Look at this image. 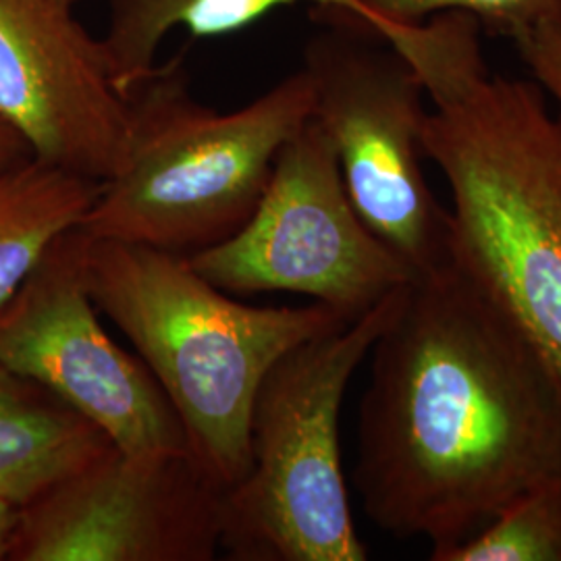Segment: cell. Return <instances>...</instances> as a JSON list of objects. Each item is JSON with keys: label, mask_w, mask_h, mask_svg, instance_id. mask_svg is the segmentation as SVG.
I'll return each instance as SVG.
<instances>
[{"label": "cell", "mask_w": 561, "mask_h": 561, "mask_svg": "<svg viewBox=\"0 0 561 561\" xmlns=\"http://www.w3.org/2000/svg\"><path fill=\"white\" fill-rule=\"evenodd\" d=\"M185 259L231 296L300 294L350 319L416 279L362 221L335 150L312 117L283 146L250 221L229 240Z\"/></svg>", "instance_id": "7"}, {"label": "cell", "mask_w": 561, "mask_h": 561, "mask_svg": "<svg viewBox=\"0 0 561 561\" xmlns=\"http://www.w3.org/2000/svg\"><path fill=\"white\" fill-rule=\"evenodd\" d=\"M69 0H0V117L32 157L85 180L119 169L129 101Z\"/></svg>", "instance_id": "10"}, {"label": "cell", "mask_w": 561, "mask_h": 561, "mask_svg": "<svg viewBox=\"0 0 561 561\" xmlns=\"http://www.w3.org/2000/svg\"><path fill=\"white\" fill-rule=\"evenodd\" d=\"M113 447L46 387L0 364V502L23 507Z\"/></svg>", "instance_id": "11"}, {"label": "cell", "mask_w": 561, "mask_h": 561, "mask_svg": "<svg viewBox=\"0 0 561 561\" xmlns=\"http://www.w3.org/2000/svg\"><path fill=\"white\" fill-rule=\"evenodd\" d=\"M125 154L78 229L90 238L194 254L236 236L256 206L287 141L312 117L298 69L238 111L202 104L183 55L131 90Z\"/></svg>", "instance_id": "4"}, {"label": "cell", "mask_w": 561, "mask_h": 561, "mask_svg": "<svg viewBox=\"0 0 561 561\" xmlns=\"http://www.w3.org/2000/svg\"><path fill=\"white\" fill-rule=\"evenodd\" d=\"M358 13L364 0H106L101 36L113 81L127 99L154 67L162 41L173 30L194 38L231 36L289 4Z\"/></svg>", "instance_id": "12"}, {"label": "cell", "mask_w": 561, "mask_h": 561, "mask_svg": "<svg viewBox=\"0 0 561 561\" xmlns=\"http://www.w3.org/2000/svg\"><path fill=\"white\" fill-rule=\"evenodd\" d=\"M463 13L387 25L433 102L424 159L449 185V259L561 387V115L533 80L493 76Z\"/></svg>", "instance_id": "2"}, {"label": "cell", "mask_w": 561, "mask_h": 561, "mask_svg": "<svg viewBox=\"0 0 561 561\" xmlns=\"http://www.w3.org/2000/svg\"><path fill=\"white\" fill-rule=\"evenodd\" d=\"M445 561H561V474L524 493Z\"/></svg>", "instance_id": "14"}, {"label": "cell", "mask_w": 561, "mask_h": 561, "mask_svg": "<svg viewBox=\"0 0 561 561\" xmlns=\"http://www.w3.org/2000/svg\"><path fill=\"white\" fill-rule=\"evenodd\" d=\"M561 0H364L352 18L379 15L387 20L422 21L437 13H463L481 23L482 32L514 42L551 15Z\"/></svg>", "instance_id": "15"}, {"label": "cell", "mask_w": 561, "mask_h": 561, "mask_svg": "<svg viewBox=\"0 0 561 561\" xmlns=\"http://www.w3.org/2000/svg\"><path fill=\"white\" fill-rule=\"evenodd\" d=\"M101 185L36 159L0 171V306L48 245L80 225Z\"/></svg>", "instance_id": "13"}, {"label": "cell", "mask_w": 561, "mask_h": 561, "mask_svg": "<svg viewBox=\"0 0 561 561\" xmlns=\"http://www.w3.org/2000/svg\"><path fill=\"white\" fill-rule=\"evenodd\" d=\"M221 497L190 454L113 447L20 507L9 561H213Z\"/></svg>", "instance_id": "9"}, {"label": "cell", "mask_w": 561, "mask_h": 561, "mask_svg": "<svg viewBox=\"0 0 561 561\" xmlns=\"http://www.w3.org/2000/svg\"><path fill=\"white\" fill-rule=\"evenodd\" d=\"M514 44L530 80L541 88L561 115V4L533 30L518 36Z\"/></svg>", "instance_id": "16"}, {"label": "cell", "mask_w": 561, "mask_h": 561, "mask_svg": "<svg viewBox=\"0 0 561 561\" xmlns=\"http://www.w3.org/2000/svg\"><path fill=\"white\" fill-rule=\"evenodd\" d=\"M368 358L352 481L387 535L445 561L560 477V382L451 259L408 285Z\"/></svg>", "instance_id": "1"}, {"label": "cell", "mask_w": 561, "mask_h": 561, "mask_svg": "<svg viewBox=\"0 0 561 561\" xmlns=\"http://www.w3.org/2000/svg\"><path fill=\"white\" fill-rule=\"evenodd\" d=\"M0 364L46 387L125 454H187L148 366L99 319L83 277V233H60L0 306Z\"/></svg>", "instance_id": "8"}, {"label": "cell", "mask_w": 561, "mask_h": 561, "mask_svg": "<svg viewBox=\"0 0 561 561\" xmlns=\"http://www.w3.org/2000/svg\"><path fill=\"white\" fill-rule=\"evenodd\" d=\"M408 285L289 350L266 373L250 414L248 472L221 497L227 560H368L341 463V408Z\"/></svg>", "instance_id": "5"}, {"label": "cell", "mask_w": 561, "mask_h": 561, "mask_svg": "<svg viewBox=\"0 0 561 561\" xmlns=\"http://www.w3.org/2000/svg\"><path fill=\"white\" fill-rule=\"evenodd\" d=\"M83 277L161 385L190 458L222 493L248 472L250 414L266 373L304 341L354 321L321 301L250 306L183 254L85 233Z\"/></svg>", "instance_id": "3"}, {"label": "cell", "mask_w": 561, "mask_h": 561, "mask_svg": "<svg viewBox=\"0 0 561 561\" xmlns=\"http://www.w3.org/2000/svg\"><path fill=\"white\" fill-rule=\"evenodd\" d=\"M32 150L27 146V141L21 138L15 127H11L7 121L0 117V171L11 169L15 164L30 161Z\"/></svg>", "instance_id": "17"}, {"label": "cell", "mask_w": 561, "mask_h": 561, "mask_svg": "<svg viewBox=\"0 0 561 561\" xmlns=\"http://www.w3.org/2000/svg\"><path fill=\"white\" fill-rule=\"evenodd\" d=\"M301 71L312 88V119L340 162L347 196L414 275L449 259V208L424 175L428 111L412 65L387 42L337 21H317Z\"/></svg>", "instance_id": "6"}, {"label": "cell", "mask_w": 561, "mask_h": 561, "mask_svg": "<svg viewBox=\"0 0 561 561\" xmlns=\"http://www.w3.org/2000/svg\"><path fill=\"white\" fill-rule=\"evenodd\" d=\"M18 514L20 507L11 503L0 502V561H9V551H11V541L18 524Z\"/></svg>", "instance_id": "18"}, {"label": "cell", "mask_w": 561, "mask_h": 561, "mask_svg": "<svg viewBox=\"0 0 561 561\" xmlns=\"http://www.w3.org/2000/svg\"><path fill=\"white\" fill-rule=\"evenodd\" d=\"M69 2H71V4H80L81 0H69Z\"/></svg>", "instance_id": "19"}]
</instances>
